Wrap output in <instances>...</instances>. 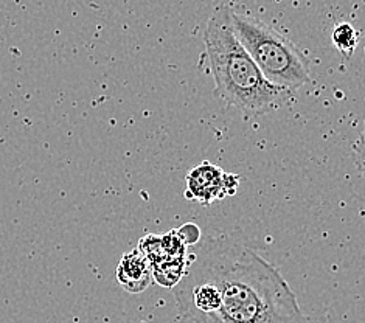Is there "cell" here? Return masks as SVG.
I'll list each match as a JSON object with an SVG mask.
<instances>
[{"instance_id":"6da1fadb","label":"cell","mask_w":365,"mask_h":323,"mask_svg":"<svg viewBox=\"0 0 365 323\" xmlns=\"http://www.w3.org/2000/svg\"><path fill=\"white\" fill-rule=\"evenodd\" d=\"M188 263L221 295L220 308L195 323H308L291 286L252 249L227 238L207 240Z\"/></svg>"},{"instance_id":"7a4b0ae2","label":"cell","mask_w":365,"mask_h":323,"mask_svg":"<svg viewBox=\"0 0 365 323\" xmlns=\"http://www.w3.org/2000/svg\"><path fill=\"white\" fill-rule=\"evenodd\" d=\"M232 10L221 6L207 22L205 53L220 97L250 116L277 111L291 97L289 89L269 83L232 29Z\"/></svg>"},{"instance_id":"3957f363","label":"cell","mask_w":365,"mask_h":323,"mask_svg":"<svg viewBox=\"0 0 365 323\" xmlns=\"http://www.w3.org/2000/svg\"><path fill=\"white\" fill-rule=\"evenodd\" d=\"M232 29L269 83L283 89H299L311 83L305 55L284 34L257 17L232 11Z\"/></svg>"},{"instance_id":"277c9868","label":"cell","mask_w":365,"mask_h":323,"mask_svg":"<svg viewBox=\"0 0 365 323\" xmlns=\"http://www.w3.org/2000/svg\"><path fill=\"white\" fill-rule=\"evenodd\" d=\"M185 182V198L188 200H195V202L202 205H210L216 200L227 198L225 171L207 160L188 171Z\"/></svg>"},{"instance_id":"5b68a950","label":"cell","mask_w":365,"mask_h":323,"mask_svg":"<svg viewBox=\"0 0 365 323\" xmlns=\"http://www.w3.org/2000/svg\"><path fill=\"white\" fill-rule=\"evenodd\" d=\"M117 280L131 294H140L151 284L150 261L140 249H134L123 255L117 267Z\"/></svg>"},{"instance_id":"8992f818","label":"cell","mask_w":365,"mask_h":323,"mask_svg":"<svg viewBox=\"0 0 365 323\" xmlns=\"http://www.w3.org/2000/svg\"><path fill=\"white\" fill-rule=\"evenodd\" d=\"M331 41L334 43L336 50H339V53H341L345 59H350L354 55L356 47H358L359 36H358V31H356V29L351 24L341 22L334 27Z\"/></svg>"},{"instance_id":"52a82bcc","label":"cell","mask_w":365,"mask_h":323,"mask_svg":"<svg viewBox=\"0 0 365 323\" xmlns=\"http://www.w3.org/2000/svg\"><path fill=\"white\" fill-rule=\"evenodd\" d=\"M179 238L184 241V244L187 247H191V246H196V244L201 241L202 238V233H201V229L193 222H187L180 227V229L176 230Z\"/></svg>"},{"instance_id":"ba28073f","label":"cell","mask_w":365,"mask_h":323,"mask_svg":"<svg viewBox=\"0 0 365 323\" xmlns=\"http://www.w3.org/2000/svg\"><path fill=\"white\" fill-rule=\"evenodd\" d=\"M353 159L356 163V168L359 170L362 176H365V129L353 145Z\"/></svg>"},{"instance_id":"9c48e42d","label":"cell","mask_w":365,"mask_h":323,"mask_svg":"<svg viewBox=\"0 0 365 323\" xmlns=\"http://www.w3.org/2000/svg\"><path fill=\"white\" fill-rule=\"evenodd\" d=\"M240 176L233 173H225V188H227V196L237 195V191L240 188Z\"/></svg>"}]
</instances>
